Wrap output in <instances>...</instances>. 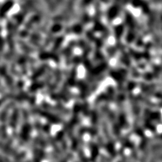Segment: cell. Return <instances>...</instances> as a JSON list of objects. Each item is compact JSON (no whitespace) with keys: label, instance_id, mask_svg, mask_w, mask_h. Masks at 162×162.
I'll return each mask as SVG.
<instances>
[{"label":"cell","instance_id":"6da1fadb","mask_svg":"<svg viewBox=\"0 0 162 162\" xmlns=\"http://www.w3.org/2000/svg\"><path fill=\"white\" fill-rule=\"evenodd\" d=\"M33 113L43 117L44 118H45L47 121H48L49 123L52 124H58L63 122V120L61 118L58 116L57 115H54L46 111L41 110L38 108H34L33 109Z\"/></svg>","mask_w":162,"mask_h":162},{"label":"cell","instance_id":"7a4b0ae2","mask_svg":"<svg viewBox=\"0 0 162 162\" xmlns=\"http://www.w3.org/2000/svg\"><path fill=\"white\" fill-rule=\"evenodd\" d=\"M31 131V126L29 123H25L22 127L19 136V144L24 145L29 138Z\"/></svg>","mask_w":162,"mask_h":162},{"label":"cell","instance_id":"3957f363","mask_svg":"<svg viewBox=\"0 0 162 162\" xmlns=\"http://www.w3.org/2000/svg\"><path fill=\"white\" fill-rule=\"evenodd\" d=\"M52 79V75H49L46 76V78L41 81H39L34 84L31 85L29 88V90L31 92H35L40 89H41L42 88L45 86L48 83H49Z\"/></svg>","mask_w":162,"mask_h":162},{"label":"cell","instance_id":"277c9868","mask_svg":"<svg viewBox=\"0 0 162 162\" xmlns=\"http://www.w3.org/2000/svg\"><path fill=\"white\" fill-rule=\"evenodd\" d=\"M39 56L40 60L43 61L47 60H52L57 63L60 62V59L59 56L56 54L51 52L43 51L39 54Z\"/></svg>","mask_w":162,"mask_h":162},{"label":"cell","instance_id":"5b68a950","mask_svg":"<svg viewBox=\"0 0 162 162\" xmlns=\"http://www.w3.org/2000/svg\"><path fill=\"white\" fill-rule=\"evenodd\" d=\"M4 99H7V98H11L14 101H16L18 102H22L25 100H28L29 99V97L27 93L25 92L21 93L18 94H7L6 96H4Z\"/></svg>","mask_w":162,"mask_h":162},{"label":"cell","instance_id":"8992f818","mask_svg":"<svg viewBox=\"0 0 162 162\" xmlns=\"http://www.w3.org/2000/svg\"><path fill=\"white\" fill-rule=\"evenodd\" d=\"M54 75H55V80L52 83L50 86H49L48 89V92H52L55 89H56L58 83L60 82L61 80V72L59 69H56L54 72Z\"/></svg>","mask_w":162,"mask_h":162},{"label":"cell","instance_id":"52a82bcc","mask_svg":"<svg viewBox=\"0 0 162 162\" xmlns=\"http://www.w3.org/2000/svg\"><path fill=\"white\" fill-rule=\"evenodd\" d=\"M19 110L18 108H15L11 115L10 119V126L12 128H15L18 125L19 119Z\"/></svg>","mask_w":162,"mask_h":162},{"label":"cell","instance_id":"ba28073f","mask_svg":"<svg viewBox=\"0 0 162 162\" xmlns=\"http://www.w3.org/2000/svg\"><path fill=\"white\" fill-rule=\"evenodd\" d=\"M49 69V67L48 64H43V66L39 67L36 71L33 74V75L31 76V80H36L39 78L43 76L46 71Z\"/></svg>","mask_w":162,"mask_h":162},{"label":"cell","instance_id":"9c48e42d","mask_svg":"<svg viewBox=\"0 0 162 162\" xmlns=\"http://www.w3.org/2000/svg\"><path fill=\"white\" fill-rule=\"evenodd\" d=\"M14 104L13 103H8L5 108H4L3 110L0 113V121L1 122H4L7 119V116L9 113V111L14 106Z\"/></svg>","mask_w":162,"mask_h":162},{"label":"cell","instance_id":"30bf717a","mask_svg":"<svg viewBox=\"0 0 162 162\" xmlns=\"http://www.w3.org/2000/svg\"><path fill=\"white\" fill-rule=\"evenodd\" d=\"M64 93H52L50 95V97L54 100H63L64 101L67 102L69 101V98Z\"/></svg>","mask_w":162,"mask_h":162},{"label":"cell","instance_id":"8fae6325","mask_svg":"<svg viewBox=\"0 0 162 162\" xmlns=\"http://www.w3.org/2000/svg\"><path fill=\"white\" fill-rule=\"evenodd\" d=\"M5 82L7 86L12 91L15 90V85L14 84V80L13 78L9 75H6L5 76Z\"/></svg>","mask_w":162,"mask_h":162},{"label":"cell","instance_id":"7c38bea8","mask_svg":"<svg viewBox=\"0 0 162 162\" xmlns=\"http://www.w3.org/2000/svg\"><path fill=\"white\" fill-rule=\"evenodd\" d=\"M76 76V69H73V70L71 71L70 76L68 78L67 81V83L69 86H73L75 85Z\"/></svg>","mask_w":162,"mask_h":162},{"label":"cell","instance_id":"4fadbf2b","mask_svg":"<svg viewBox=\"0 0 162 162\" xmlns=\"http://www.w3.org/2000/svg\"><path fill=\"white\" fill-rule=\"evenodd\" d=\"M19 45L20 46V48L24 51L28 52V53H33L34 52V49L31 48L30 46H29L26 43L22 41H19Z\"/></svg>","mask_w":162,"mask_h":162},{"label":"cell","instance_id":"5bb4252c","mask_svg":"<svg viewBox=\"0 0 162 162\" xmlns=\"http://www.w3.org/2000/svg\"><path fill=\"white\" fill-rule=\"evenodd\" d=\"M64 40V38L63 37H58L55 42H54V46H53V50L54 51H56L58 50L59 48H60L61 44L63 43Z\"/></svg>","mask_w":162,"mask_h":162},{"label":"cell","instance_id":"9a60e30c","mask_svg":"<svg viewBox=\"0 0 162 162\" xmlns=\"http://www.w3.org/2000/svg\"><path fill=\"white\" fill-rule=\"evenodd\" d=\"M55 107H56V109L58 110V112H61L63 113H64V114H66V115L69 114V111L67 108H66L65 107H64L62 105L57 104Z\"/></svg>","mask_w":162,"mask_h":162},{"label":"cell","instance_id":"2e32d148","mask_svg":"<svg viewBox=\"0 0 162 162\" xmlns=\"http://www.w3.org/2000/svg\"><path fill=\"white\" fill-rule=\"evenodd\" d=\"M7 43H8V45L9 46V48L10 49H11L13 51L14 49V40L12 38V36H8V37H7Z\"/></svg>","mask_w":162,"mask_h":162},{"label":"cell","instance_id":"e0dca14e","mask_svg":"<svg viewBox=\"0 0 162 162\" xmlns=\"http://www.w3.org/2000/svg\"><path fill=\"white\" fill-rule=\"evenodd\" d=\"M62 28V26L60 24H55L52 26V27L51 28V32L52 33H58L60 31L61 29Z\"/></svg>","mask_w":162,"mask_h":162},{"label":"cell","instance_id":"ac0fdd59","mask_svg":"<svg viewBox=\"0 0 162 162\" xmlns=\"http://www.w3.org/2000/svg\"><path fill=\"white\" fill-rule=\"evenodd\" d=\"M64 136V132L63 131H59L56 135V140L58 142H61L62 141H64L63 140Z\"/></svg>","mask_w":162,"mask_h":162},{"label":"cell","instance_id":"d6986e66","mask_svg":"<svg viewBox=\"0 0 162 162\" xmlns=\"http://www.w3.org/2000/svg\"><path fill=\"white\" fill-rule=\"evenodd\" d=\"M7 75V67L4 65L0 67V76H5Z\"/></svg>","mask_w":162,"mask_h":162},{"label":"cell","instance_id":"ffe728a7","mask_svg":"<svg viewBox=\"0 0 162 162\" xmlns=\"http://www.w3.org/2000/svg\"><path fill=\"white\" fill-rule=\"evenodd\" d=\"M41 128H42L43 131L44 132H45V133H49V132H50L51 127H50V126H49L48 124H45V125H44Z\"/></svg>","mask_w":162,"mask_h":162},{"label":"cell","instance_id":"44dd1931","mask_svg":"<svg viewBox=\"0 0 162 162\" xmlns=\"http://www.w3.org/2000/svg\"><path fill=\"white\" fill-rule=\"evenodd\" d=\"M26 155V153L25 152H21L20 153H19L16 157H15V160H21L22 158H24L25 157Z\"/></svg>","mask_w":162,"mask_h":162},{"label":"cell","instance_id":"7402d4cb","mask_svg":"<svg viewBox=\"0 0 162 162\" xmlns=\"http://www.w3.org/2000/svg\"><path fill=\"white\" fill-rule=\"evenodd\" d=\"M4 48V41L3 39L0 37V52H1Z\"/></svg>","mask_w":162,"mask_h":162},{"label":"cell","instance_id":"603a6c76","mask_svg":"<svg viewBox=\"0 0 162 162\" xmlns=\"http://www.w3.org/2000/svg\"><path fill=\"white\" fill-rule=\"evenodd\" d=\"M6 130V126L5 125L0 126V135H3Z\"/></svg>","mask_w":162,"mask_h":162},{"label":"cell","instance_id":"cb8c5ba5","mask_svg":"<svg viewBox=\"0 0 162 162\" xmlns=\"http://www.w3.org/2000/svg\"><path fill=\"white\" fill-rule=\"evenodd\" d=\"M22 115H23V118L24 120H28V113L27 112V111L25 109L23 110L22 112Z\"/></svg>","mask_w":162,"mask_h":162},{"label":"cell","instance_id":"d4e9b609","mask_svg":"<svg viewBox=\"0 0 162 162\" xmlns=\"http://www.w3.org/2000/svg\"><path fill=\"white\" fill-rule=\"evenodd\" d=\"M1 104H2V101H1V100H0V106L1 105Z\"/></svg>","mask_w":162,"mask_h":162},{"label":"cell","instance_id":"484cf974","mask_svg":"<svg viewBox=\"0 0 162 162\" xmlns=\"http://www.w3.org/2000/svg\"><path fill=\"white\" fill-rule=\"evenodd\" d=\"M0 90H2V89H1V85H0Z\"/></svg>","mask_w":162,"mask_h":162},{"label":"cell","instance_id":"4316f807","mask_svg":"<svg viewBox=\"0 0 162 162\" xmlns=\"http://www.w3.org/2000/svg\"><path fill=\"white\" fill-rule=\"evenodd\" d=\"M0 31H1V28H0Z\"/></svg>","mask_w":162,"mask_h":162}]
</instances>
